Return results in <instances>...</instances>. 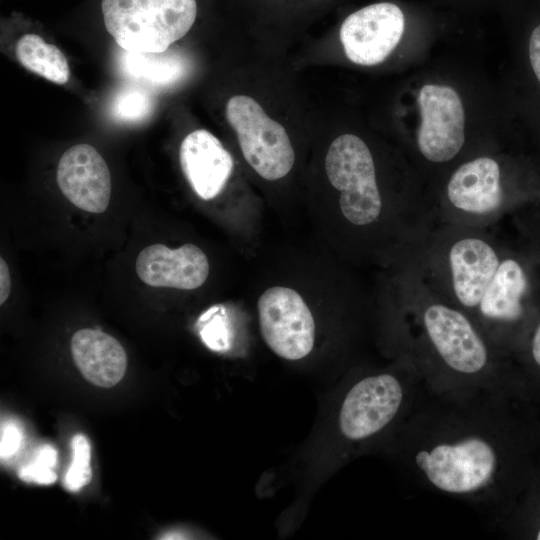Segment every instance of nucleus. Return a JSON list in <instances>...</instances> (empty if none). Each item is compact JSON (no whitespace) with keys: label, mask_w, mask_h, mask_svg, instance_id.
<instances>
[{"label":"nucleus","mask_w":540,"mask_h":540,"mask_svg":"<svg viewBox=\"0 0 540 540\" xmlns=\"http://www.w3.org/2000/svg\"><path fill=\"white\" fill-rule=\"evenodd\" d=\"M514 233L439 224L413 260L428 287L467 314L507 356H517L540 312V240L523 209Z\"/></svg>","instance_id":"1"},{"label":"nucleus","mask_w":540,"mask_h":540,"mask_svg":"<svg viewBox=\"0 0 540 540\" xmlns=\"http://www.w3.org/2000/svg\"><path fill=\"white\" fill-rule=\"evenodd\" d=\"M399 267V294L412 324L414 358L459 376L475 377L508 357L467 314L437 296L410 263Z\"/></svg>","instance_id":"2"},{"label":"nucleus","mask_w":540,"mask_h":540,"mask_svg":"<svg viewBox=\"0 0 540 540\" xmlns=\"http://www.w3.org/2000/svg\"><path fill=\"white\" fill-rule=\"evenodd\" d=\"M505 447L495 432L455 428L416 444L413 462L437 490L474 497L495 485L505 466Z\"/></svg>","instance_id":"3"},{"label":"nucleus","mask_w":540,"mask_h":540,"mask_svg":"<svg viewBox=\"0 0 540 540\" xmlns=\"http://www.w3.org/2000/svg\"><path fill=\"white\" fill-rule=\"evenodd\" d=\"M531 201L536 203L528 194L507 188L497 160L478 156L451 173L443 198L433 206L437 224L483 228L502 222Z\"/></svg>","instance_id":"4"},{"label":"nucleus","mask_w":540,"mask_h":540,"mask_svg":"<svg viewBox=\"0 0 540 540\" xmlns=\"http://www.w3.org/2000/svg\"><path fill=\"white\" fill-rule=\"evenodd\" d=\"M108 33L127 52L161 53L187 34L196 0H102Z\"/></svg>","instance_id":"5"},{"label":"nucleus","mask_w":540,"mask_h":540,"mask_svg":"<svg viewBox=\"0 0 540 540\" xmlns=\"http://www.w3.org/2000/svg\"><path fill=\"white\" fill-rule=\"evenodd\" d=\"M325 171L330 184L340 194L341 214L351 226L366 230L382 223L388 214L385 212L374 158L369 147L360 137L346 133L335 138L326 153ZM392 220L397 223L394 219ZM399 226L420 247L423 246L401 225Z\"/></svg>","instance_id":"6"},{"label":"nucleus","mask_w":540,"mask_h":540,"mask_svg":"<svg viewBox=\"0 0 540 540\" xmlns=\"http://www.w3.org/2000/svg\"><path fill=\"white\" fill-rule=\"evenodd\" d=\"M225 113L243 157L257 174L275 181L290 172L295 154L287 131L255 99L234 95L228 99Z\"/></svg>","instance_id":"7"},{"label":"nucleus","mask_w":540,"mask_h":540,"mask_svg":"<svg viewBox=\"0 0 540 540\" xmlns=\"http://www.w3.org/2000/svg\"><path fill=\"white\" fill-rule=\"evenodd\" d=\"M261 335L279 357L299 360L314 347L315 322L302 296L294 289L273 286L257 302Z\"/></svg>","instance_id":"8"},{"label":"nucleus","mask_w":540,"mask_h":540,"mask_svg":"<svg viewBox=\"0 0 540 540\" xmlns=\"http://www.w3.org/2000/svg\"><path fill=\"white\" fill-rule=\"evenodd\" d=\"M418 105L420 154L434 164L453 160L465 142V113L458 93L449 86L427 84L419 92Z\"/></svg>","instance_id":"9"},{"label":"nucleus","mask_w":540,"mask_h":540,"mask_svg":"<svg viewBox=\"0 0 540 540\" xmlns=\"http://www.w3.org/2000/svg\"><path fill=\"white\" fill-rule=\"evenodd\" d=\"M404 29L405 17L396 4L374 3L351 13L343 21L340 40L350 61L373 66L395 49Z\"/></svg>","instance_id":"10"},{"label":"nucleus","mask_w":540,"mask_h":540,"mask_svg":"<svg viewBox=\"0 0 540 540\" xmlns=\"http://www.w3.org/2000/svg\"><path fill=\"white\" fill-rule=\"evenodd\" d=\"M403 397L400 381L391 374L361 379L343 400L339 414L342 434L357 441L381 431L398 413Z\"/></svg>","instance_id":"11"},{"label":"nucleus","mask_w":540,"mask_h":540,"mask_svg":"<svg viewBox=\"0 0 540 540\" xmlns=\"http://www.w3.org/2000/svg\"><path fill=\"white\" fill-rule=\"evenodd\" d=\"M57 184L76 207L91 213L104 212L111 195V176L107 163L89 144L67 149L57 167Z\"/></svg>","instance_id":"12"},{"label":"nucleus","mask_w":540,"mask_h":540,"mask_svg":"<svg viewBox=\"0 0 540 540\" xmlns=\"http://www.w3.org/2000/svg\"><path fill=\"white\" fill-rule=\"evenodd\" d=\"M135 269L140 280L149 286L193 290L206 281L209 261L194 244L177 249L153 244L140 251Z\"/></svg>","instance_id":"13"},{"label":"nucleus","mask_w":540,"mask_h":540,"mask_svg":"<svg viewBox=\"0 0 540 540\" xmlns=\"http://www.w3.org/2000/svg\"><path fill=\"white\" fill-rule=\"evenodd\" d=\"M184 176L203 200L215 198L231 176L233 159L211 132L198 129L189 133L179 149Z\"/></svg>","instance_id":"14"},{"label":"nucleus","mask_w":540,"mask_h":540,"mask_svg":"<svg viewBox=\"0 0 540 540\" xmlns=\"http://www.w3.org/2000/svg\"><path fill=\"white\" fill-rule=\"evenodd\" d=\"M71 353L75 365L90 383L109 388L124 376L127 356L122 345L112 336L84 328L74 333Z\"/></svg>","instance_id":"15"},{"label":"nucleus","mask_w":540,"mask_h":540,"mask_svg":"<svg viewBox=\"0 0 540 540\" xmlns=\"http://www.w3.org/2000/svg\"><path fill=\"white\" fill-rule=\"evenodd\" d=\"M18 61L26 69L56 84L69 81V64L62 51L33 33L24 34L15 49Z\"/></svg>","instance_id":"16"},{"label":"nucleus","mask_w":540,"mask_h":540,"mask_svg":"<svg viewBox=\"0 0 540 540\" xmlns=\"http://www.w3.org/2000/svg\"><path fill=\"white\" fill-rule=\"evenodd\" d=\"M120 64L126 75L153 86L170 85L179 80L186 70L184 61L179 56L164 52L125 51Z\"/></svg>","instance_id":"17"},{"label":"nucleus","mask_w":540,"mask_h":540,"mask_svg":"<svg viewBox=\"0 0 540 540\" xmlns=\"http://www.w3.org/2000/svg\"><path fill=\"white\" fill-rule=\"evenodd\" d=\"M154 100L140 88L127 87L119 91L112 101V116L121 122L136 123L146 119L152 112Z\"/></svg>","instance_id":"18"},{"label":"nucleus","mask_w":540,"mask_h":540,"mask_svg":"<svg viewBox=\"0 0 540 540\" xmlns=\"http://www.w3.org/2000/svg\"><path fill=\"white\" fill-rule=\"evenodd\" d=\"M72 460L64 477V486L69 491H78L88 484L92 477L90 467L91 447L88 439L82 435H75L70 443Z\"/></svg>","instance_id":"19"},{"label":"nucleus","mask_w":540,"mask_h":540,"mask_svg":"<svg viewBox=\"0 0 540 540\" xmlns=\"http://www.w3.org/2000/svg\"><path fill=\"white\" fill-rule=\"evenodd\" d=\"M57 462V452L50 445L37 449L35 457L19 470V477L26 482L49 485L56 481L53 471Z\"/></svg>","instance_id":"20"},{"label":"nucleus","mask_w":540,"mask_h":540,"mask_svg":"<svg viewBox=\"0 0 540 540\" xmlns=\"http://www.w3.org/2000/svg\"><path fill=\"white\" fill-rule=\"evenodd\" d=\"M216 311L211 308L200 317V335L210 349L222 351L228 347V332L223 318Z\"/></svg>","instance_id":"21"},{"label":"nucleus","mask_w":540,"mask_h":540,"mask_svg":"<svg viewBox=\"0 0 540 540\" xmlns=\"http://www.w3.org/2000/svg\"><path fill=\"white\" fill-rule=\"evenodd\" d=\"M516 357L529 372L540 376V312L523 349Z\"/></svg>","instance_id":"22"},{"label":"nucleus","mask_w":540,"mask_h":540,"mask_svg":"<svg viewBox=\"0 0 540 540\" xmlns=\"http://www.w3.org/2000/svg\"><path fill=\"white\" fill-rule=\"evenodd\" d=\"M22 432L20 428L12 423H5L1 427L0 456L8 459L13 456L20 447Z\"/></svg>","instance_id":"23"},{"label":"nucleus","mask_w":540,"mask_h":540,"mask_svg":"<svg viewBox=\"0 0 540 540\" xmlns=\"http://www.w3.org/2000/svg\"><path fill=\"white\" fill-rule=\"evenodd\" d=\"M529 58L532 69L540 83V24L534 28L530 36Z\"/></svg>","instance_id":"24"},{"label":"nucleus","mask_w":540,"mask_h":540,"mask_svg":"<svg viewBox=\"0 0 540 540\" xmlns=\"http://www.w3.org/2000/svg\"><path fill=\"white\" fill-rule=\"evenodd\" d=\"M11 276L7 263L0 258V304H4L10 295Z\"/></svg>","instance_id":"25"},{"label":"nucleus","mask_w":540,"mask_h":540,"mask_svg":"<svg viewBox=\"0 0 540 540\" xmlns=\"http://www.w3.org/2000/svg\"><path fill=\"white\" fill-rule=\"evenodd\" d=\"M534 537L535 539L540 540V520L538 521L537 529L534 532Z\"/></svg>","instance_id":"26"}]
</instances>
